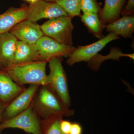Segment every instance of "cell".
Returning a JSON list of instances; mask_svg holds the SVG:
<instances>
[{"mask_svg":"<svg viewBox=\"0 0 134 134\" xmlns=\"http://www.w3.org/2000/svg\"><path fill=\"white\" fill-rule=\"evenodd\" d=\"M31 103L37 115L47 119L53 116L70 117L74 110L65 106L54 92L47 86H40Z\"/></svg>","mask_w":134,"mask_h":134,"instance_id":"1","label":"cell"},{"mask_svg":"<svg viewBox=\"0 0 134 134\" xmlns=\"http://www.w3.org/2000/svg\"><path fill=\"white\" fill-rule=\"evenodd\" d=\"M47 62L38 61L22 65H13L4 71L7 72L16 83L20 86L30 84L47 86Z\"/></svg>","mask_w":134,"mask_h":134,"instance_id":"2","label":"cell"},{"mask_svg":"<svg viewBox=\"0 0 134 134\" xmlns=\"http://www.w3.org/2000/svg\"><path fill=\"white\" fill-rule=\"evenodd\" d=\"M48 62L50 73L47 75V86L56 94L65 106L70 108L71 100L68 84L61 57L53 58Z\"/></svg>","mask_w":134,"mask_h":134,"instance_id":"3","label":"cell"},{"mask_svg":"<svg viewBox=\"0 0 134 134\" xmlns=\"http://www.w3.org/2000/svg\"><path fill=\"white\" fill-rule=\"evenodd\" d=\"M72 18L62 16L49 19L40 26L44 36L59 43L73 46L72 32L74 26Z\"/></svg>","mask_w":134,"mask_h":134,"instance_id":"4","label":"cell"},{"mask_svg":"<svg viewBox=\"0 0 134 134\" xmlns=\"http://www.w3.org/2000/svg\"><path fill=\"white\" fill-rule=\"evenodd\" d=\"M8 129H18L31 134H43L37 115L31 106L0 123V132Z\"/></svg>","mask_w":134,"mask_h":134,"instance_id":"5","label":"cell"},{"mask_svg":"<svg viewBox=\"0 0 134 134\" xmlns=\"http://www.w3.org/2000/svg\"><path fill=\"white\" fill-rule=\"evenodd\" d=\"M119 38V37L115 34L110 32L95 43L88 45L79 46L69 56L67 64L72 66L77 63L90 61L108 43Z\"/></svg>","mask_w":134,"mask_h":134,"instance_id":"6","label":"cell"},{"mask_svg":"<svg viewBox=\"0 0 134 134\" xmlns=\"http://www.w3.org/2000/svg\"><path fill=\"white\" fill-rule=\"evenodd\" d=\"M39 54V60L48 62L57 57H69L76 47L57 42L44 36L36 43Z\"/></svg>","mask_w":134,"mask_h":134,"instance_id":"7","label":"cell"},{"mask_svg":"<svg viewBox=\"0 0 134 134\" xmlns=\"http://www.w3.org/2000/svg\"><path fill=\"white\" fill-rule=\"evenodd\" d=\"M62 16H68L59 4L44 0H38L27 7L26 19L36 23L42 19H51Z\"/></svg>","mask_w":134,"mask_h":134,"instance_id":"8","label":"cell"},{"mask_svg":"<svg viewBox=\"0 0 134 134\" xmlns=\"http://www.w3.org/2000/svg\"><path fill=\"white\" fill-rule=\"evenodd\" d=\"M40 86L36 85H31L28 88H25L7 105L3 114L2 119H8L14 117L30 106Z\"/></svg>","mask_w":134,"mask_h":134,"instance_id":"9","label":"cell"},{"mask_svg":"<svg viewBox=\"0 0 134 134\" xmlns=\"http://www.w3.org/2000/svg\"><path fill=\"white\" fill-rule=\"evenodd\" d=\"M19 41L33 44L44 36L40 26L28 19L20 22L10 30Z\"/></svg>","mask_w":134,"mask_h":134,"instance_id":"10","label":"cell"},{"mask_svg":"<svg viewBox=\"0 0 134 134\" xmlns=\"http://www.w3.org/2000/svg\"><path fill=\"white\" fill-rule=\"evenodd\" d=\"M18 41L10 32L0 34V69L6 70L13 66Z\"/></svg>","mask_w":134,"mask_h":134,"instance_id":"11","label":"cell"},{"mask_svg":"<svg viewBox=\"0 0 134 134\" xmlns=\"http://www.w3.org/2000/svg\"><path fill=\"white\" fill-rule=\"evenodd\" d=\"M25 89L16 83L7 72L0 70V102L7 105Z\"/></svg>","mask_w":134,"mask_h":134,"instance_id":"12","label":"cell"},{"mask_svg":"<svg viewBox=\"0 0 134 134\" xmlns=\"http://www.w3.org/2000/svg\"><path fill=\"white\" fill-rule=\"evenodd\" d=\"M27 7L10 8L0 14V34L9 32L15 25L26 19Z\"/></svg>","mask_w":134,"mask_h":134,"instance_id":"13","label":"cell"},{"mask_svg":"<svg viewBox=\"0 0 134 134\" xmlns=\"http://www.w3.org/2000/svg\"><path fill=\"white\" fill-rule=\"evenodd\" d=\"M39 60V54L36 44H30L18 40L13 65H22Z\"/></svg>","mask_w":134,"mask_h":134,"instance_id":"14","label":"cell"},{"mask_svg":"<svg viewBox=\"0 0 134 134\" xmlns=\"http://www.w3.org/2000/svg\"><path fill=\"white\" fill-rule=\"evenodd\" d=\"M107 31L115 34L117 36L130 38L134 31L133 15L123 16L121 18L106 25Z\"/></svg>","mask_w":134,"mask_h":134,"instance_id":"15","label":"cell"},{"mask_svg":"<svg viewBox=\"0 0 134 134\" xmlns=\"http://www.w3.org/2000/svg\"><path fill=\"white\" fill-rule=\"evenodd\" d=\"M126 0H105L104 8L100 12V19L105 26L119 19Z\"/></svg>","mask_w":134,"mask_h":134,"instance_id":"16","label":"cell"},{"mask_svg":"<svg viewBox=\"0 0 134 134\" xmlns=\"http://www.w3.org/2000/svg\"><path fill=\"white\" fill-rule=\"evenodd\" d=\"M81 20L95 37L100 39L103 37L102 31L105 26L100 21L98 14L83 13Z\"/></svg>","mask_w":134,"mask_h":134,"instance_id":"17","label":"cell"},{"mask_svg":"<svg viewBox=\"0 0 134 134\" xmlns=\"http://www.w3.org/2000/svg\"><path fill=\"white\" fill-rule=\"evenodd\" d=\"M82 0H55L64 9L68 16L73 18L81 14Z\"/></svg>","mask_w":134,"mask_h":134,"instance_id":"18","label":"cell"},{"mask_svg":"<svg viewBox=\"0 0 134 134\" xmlns=\"http://www.w3.org/2000/svg\"><path fill=\"white\" fill-rule=\"evenodd\" d=\"M81 10L83 13L98 14L101 10L97 0H82Z\"/></svg>","mask_w":134,"mask_h":134,"instance_id":"19","label":"cell"},{"mask_svg":"<svg viewBox=\"0 0 134 134\" xmlns=\"http://www.w3.org/2000/svg\"><path fill=\"white\" fill-rule=\"evenodd\" d=\"M63 117L53 116L48 118L50 124L45 134H64L61 130L60 124Z\"/></svg>","mask_w":134,"mask_h":134,"instance_id":"20","label":"cell"},{"mask_svg":"<svg viewBox=\"0 0 134 134\" xmlns=\"http://www.w3.org/2000/svg\"><path fill=\"white\" fill-rule=\"evenodd\" d=\"M134 12V0H128L126 5L121 11L122 16L133 15Z\"/></svg>","mask_w":134,"mask_h":134,"instance_id":"21","label":"cell"},{"mask_svg":"<svg viewBox=\"0 0 134 134\" xmlns=\"http://www.w3.org/2000/svg\"><path fill=\"white\" fill-rule=\"evenodd\" d=\"M72 123L69 121L61 120L60 126L62 132L64 134H69Z\"/></svg>","mask_w":134,"mask_h":134,"instance_id":"22","label":"cell"},{"mask_svg":"<svg viewBox=\"0 0 134 134\" xmlns=\"http://www.w3.org/2000/svg\"><path fill=\"white\" fill-rule=\"evenodd\" d=\"M82 128L81 126L77 122L72 123L69 134H82Z\"/></svg>","mask_w":134,"mask_h":134,"instance_id":"23","label":"cell"},{"mask_svg":"<svg viewBox=\"0 0 134 134\" xmlns=\"http://www.w3.org/2000/svg\"><path fill=\"white\" fill-rule=\"evenodd\" d=\"M7 105L0 102V121L2 119V116Z\"/></svg>","mask_w":134,"mask_h":134,"instance_id":"24","label":"cell"},{"mask_svg":"<svg viewBox=\"0 0 134 134\" xmlns=\"http://www.w3.org/2000/svg\"><path fill=\"white\" fill-rule=\"evenodd\" d=\"M25 1H26L27 2L30 3L31 4V3H33L36 2L38 0H25Z\"/></svg>","mask_w":134,"mask_h":134,"instance_id":"25","label":"cell"},{"mask_svg":"<svg viewBox=\"0 0 134 134\" xmlns=\"http://www.w3.org/2000/svg\"><path fill=\"white\" fill-rule=\"evenodd\" d=\"M44 1H47L48 2H52V1H54L55 0H44Z\"/></svg>","mask_w":134,"mask_h":134,"instance_id":"26","label":"cell"}]
</instances>
